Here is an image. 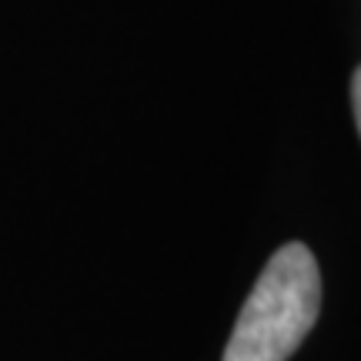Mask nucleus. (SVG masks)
I'll return each instance as SVG.
<instances>
[{
    "label": "nucleus",
    "mask_w": 361,
    "mask_h": 361,
    "mask_svg": "<svg viewBox=\"0 0 361 361\" xmlns=\"http://www.w3.org/2000/svg\"><path fill=\"white\" fill-rule=\"evenodd\" d=\"M322 311L318 261L301 241L278 247L238 314L221 361H288Z\"/></svg>",
    "instance_id": "obj_1"
},
{
    "label": "nucleus",
    "mask_w": 361,
    "mask_h": 361,
    "mask_svg": "<svg viewBox=\"0 0 361 361\" xmlns=\"http://www.w3.org/2000/svg\"><path fill=\"white\" fill-rule=\"evenodd\" d=\"M351 104H355V121L361 130V67L355 71V80H351Z\"/></svg>",
    "instance_id": "obj_2"
}]
</instances>
